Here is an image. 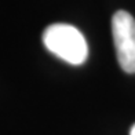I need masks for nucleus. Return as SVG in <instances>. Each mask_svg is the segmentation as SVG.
Returning a JSON list of instances; mask_svg holds the SVG:
<instances>
[{
  "label": "nucleus",
  "instance_id": "nucleus-2",
  "mask_svg": "<svg viewBox=\"0 0 135 135\" xmlns=\"http://www.w3.org/2000/svg\"><path fill=\"white\" fill-rule=\"evenodd\" d=\"M112 33L119 65L127 73H135V20L124 10L112 18Z\"/></svg>",
  "mask_w": 135,
  "mask_h": 135
},
{
  "label": "nucleus",
  "instance_id": "nucleus-1",
  "mask_svg": "<svg viewBox=\"0 0 135 135\" xmlns=\"http://www.w3.org/2000/svg\"><path fill=\"white\" fill-rule=\"evenodd\" d=\"M43 43L50 52L70 65H81L88 57L83 33L69 23H52L43 32Z\"/></svg>",
  "mask_w": 135,
  "mask_h": 135
},
{
  "label": "nucleus",
  "instance_id": "nucleus-3",
  "mask_svg": "<svg viewBox=\"0 0 135 135\" xmlns=\"http://www.w3.org/2000/svg\"><path fill=\"white\" fill-rule=\"evenodd\" d=\"M130 135H135V124L131 127V131H130Z\"/></svg>",
  "mask_w": 135,
  "mask_h": 135
}]
</instances>
